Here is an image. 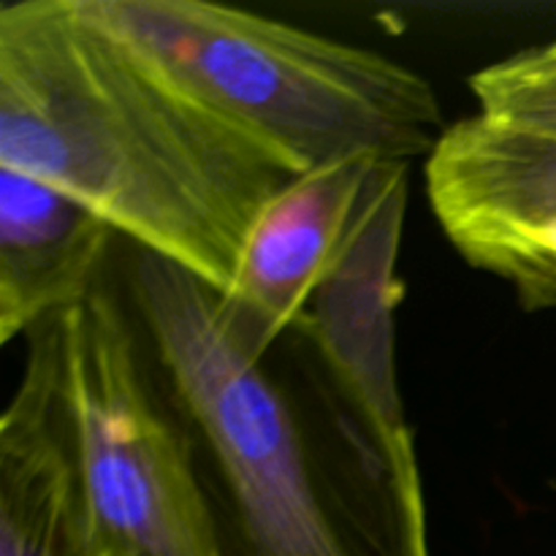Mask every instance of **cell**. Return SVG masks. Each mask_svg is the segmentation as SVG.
<instances>
[{"label":"cell","instance_id":"1","mask_svg":"<svg viewBox=\"0 0 556 556\" xmlns=\"http://www.w3.org/2000/svg\"><path fill=\"white\" fill-rule=\"evenodd\" d=\"M130 313L210 497L220 556H432L402 465L299 320L266 342L226 293L136 248Z\"/></svg>","mask_w":556,"mask_h":556},{"label":"cell","instance_id":"2","mask_svg":"<svg viewBox=\"0 0 556 556\" xmlns=\"http://www.w3.org/2000/svg\"><path fill=\"white\" fill-rule=\"evenodd\" d=\"M0 168L63 190L223 293L253 223L302 174L90 0L0 9Z\"/></svg>","mask_w":556,"mask_h":556},{"label":"cell","instance_id":"3","mask_svg":"<svg viewBox=\"0 0 556 556\" xmlns=\"http://www.w3.org/2000/svg\"><path fill=\"white\" fill-rule=\"evenodd\" d=\"M90 5L302 174L353 157H429L448 128L434 87L372 49L206 0Z\"/></svg>","mask_w":556,"mask_h":556},{"label":"cell","instance_id":"4","mask_svg":"<svg viewBox=\"0 0 556 556\" xmlns=\"http://www.w3.org/2000/svg\"><path fill=\"white\" fill-rule=\"evenodd\" d=\"M58 391L101 556H220L193 443L106 282L54 318Z\"/></svg>","mask_w":556,"mask_h":556},{"label":"cell","instance_id":"5","mask_svg":"<svg viewBox=\"0 0 556 556\" xmlns=\"http://www.w3.org/2000/svg\"><path fill=\"white\" fill-rule=\"evenodd\" d=\"M407 193L410 163H375L345 244L315 288L302 324L386 451L402 465H418L396 375V261Z\"/></svg>","mask_w":556,"mask_h":556},{"label":"cell","instance_id":"6","mask_svg":"<svg viewBox=\"0 0 556 556\" xmlns=\"http://www.w3.org/2000/svg\"><path fill=\"white\" fill-rule=\"evenodd\" d=\"M0 556H101L60 407L54 320L30 334L25 378L0 421Z\"/></svg>","mask_w":556,"mask_h":556},{"label":"cell","instance_id":"7","mask_svg":"<svg viewBox=\"0 0 556 556\" xmlns=\"http://www.w3.org/2000/svg\"><path fill=\"white\" fill-rule=\"evenodd\" d=\"M375 163L353 157L299 174L253 223L226 299L266 342L304 318L345 244Z\"/></svg>","mask_w":556,"mask_h":556},{"label":"cell","instance_id":"8","mask_svg":"<svg viewBox=\"0 0 556 556\" xmlns=\"http://www.w3.org/2000/svg\"><path fill=\"white\" fill-rule=\"evenodd\" d=\"M427 195L445 237L470 264L500 239L556 217V134L478 112L459 119L427 157Z\"/></svg>","mask_w":556,"mask_h":556},{"label":"cell","instance_id":"9","mask_svg":"<svg viewBox=\"0 0 556 556\" xmlns=\"http://www.w3.org/2000/svg\"><path fill=\"white\" fill-rule=\"evenodd\" d=\"M114 237L87 204L0 168V342L33 334L85 302L103 282Z\"/></svg>","mask_w":556,"mask_h":556},{"label":"cell","instance_id":"10","mask_svg":"<svg viewBox=\"0 0 556 556\" xmlns=\"http://www.w3.org/2000/svg\"><path fill=\"white\" fill-rule=\"evenodd\" d=\"M470 90L483 117L556 134V38L486 65L470 79Z\"/></svg>","mask_w":556,"mask_h":556},{"label":"cell","instance_id":"11","mask_svg":"<svg viewBox=\"0 0 556 556\" xmlns=\"http://www.w3.org/2000/svg\"><path fill=\"white\" fill-rule=\"evenodd\" d=\"M476 269L508 282L521 307L543 309L556 304V217L500 239L470 261Z\"/></svg>","mask_w":556,"mask_h":556}]
</instances>
